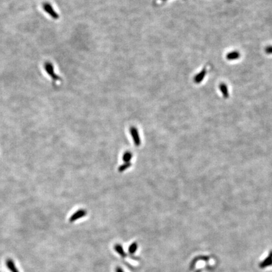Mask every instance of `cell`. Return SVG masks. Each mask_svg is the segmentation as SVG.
Segmentation results:
<instances>
[{
    "label": "cell",
    "mask_w": 272,
    "mask_h": 272,
    "mask_svg": "<svg viewBox=\"0 0 272 272\" xmlns=\"http://www.w3.org/2000/svg\"><path fill=\"white\" fill-rule=\"evenodd\" d=\"M44 68L45 69V71L47 73V74L49 75L53 82H60L61 81V78L55 73L54 71V68L52 64L50 62H46L44 63Z\"/></svg>",
    "instance_id": "1"
},
{
    "label": "cell",
    "mask_w": 272,
    "mask_h": 272,
    "mask_svg": "<svg viewBox=\"0 0 272 272\" xmlns=\"http://www.w3.org/2000/svg\"><path fill=\"white\" fill-rule=\"evenodd\" d=\"M42 7H43L44 10L53 19L57 20L59 18V14L55 11V10L54 9V8L51 5V4H50L49 3H44L43 4Z\"/></svg>",
    "instance_id": "2"
},
{
    "label": "cell",
    "mask_w": 272,
    "mask_h": 272,
    "mask_svg": "<svg viewBox=\"0 0 272 272\" xmlns=\"http://www.w3.org/2000/svg\"><path fill=\"white\" fill-rule=\"evenodd\" d=\"M130 133L132 136V137L133 139L135 145L137 146H139L140 145L141 141H140V139L137 129H136V127H132L130 128Z\"/></svg>",
    "instance_id": "3"
},
{
    "label": "cell",
    "mask_w": 272,
    "mask_h": 272,
    "mask_svg": "<svg viewBox=\"0 0 272 272\" xmlns=\"http://www.w3.org/2000/svg\"><path fill=\"white\" fill-rule=\"evenodd\" d=\"M271 265H272V251L270 252L268 256L266 258V259L260 263L259 266L260 268H265Z\"/></svg>",
    "instance_id": "4"
},
{
    "label": "cell",
    "mask_w": 272,
    "mask_h": 272,
    "mask_svg": "<svg viewBox=\"0 0 272 272\" xmlns=\"http://www.w3.org/2000/svg\"><path fill=\"white\" fill-rule=\"evenodd\" d=\"M86 211L85 210H79L76 212H75L69 219V221L73 222L80 218L83 217L85 216L86 215Z\"/></svg>",
    "instance_id": "5"
},
{
    "label": "cell",
    "mask_w": 272,
    "mask_h": 272,
    "mask_svg": "<svg viewBox=\"0 0 272 272\" xmlns=\"http://www.w3.org/2000/svg\"><path fill=\"white\" fill-rule=\"evenodd\" d=\"M6 265L8 270L11 272H19V270L16 266L14 262L11 259H7L6 261Z\"/></svg>",
    "instance_id": "6"
},
{
    "label": "cell",
    "mask_w": 272,
    "mask_h": 272,
    "mask_svg": "<svg viewBox=\"0 0 272 272\" xmlns=\"http://www.w3.org/2000/svg\"><path fill=\"white\" fill-rule=\"evenodd\" d=\"M219 89L223 95V97H224L225 98H228L229 94V90H228V88L227 85L225 83H220L219 85Z\"/></svg>",
    "instance_id": "7"
},
{
    "label": "cell",
    "mask_w": 272,
    "mask_h": 272,
    "mask_svg": "<svg viewBox=\"0 0 272 272\" xmlns=\"http://www.w3.org/2000/svg\"><path fill=\"white\" fill-rule=\"evenodd\" d=\"M206 73H207V71H206V69L205 68H204L203 69H202L197 75H196L195 76V78H194V82H195V83H201L202 81H203V79H204V77H205V74H206Z\"/></svg>",
    "instance_id": "8"
},
{
    "label": "cell",
    "mask_w": 272,
    "mask_h": 272,
    "mask_svg": "<svg viewBox=\"0 0 272 272\" xmlns=\"http://www.w3.org/2000/svg\"><path fill=\"white\" fill-rule=\"evenodd\" d=\"M240 57V53L238 51H232L226 55V59L229 61H233Z\"/></svg>",
    "instance_id": "9"
},
{
    "label": "cell",
    "mask_w": 272,
    "mask_h": 272,
    "mask_svg": "<svg viewBox=\"0 0 272 272\" xmlns=\"http://www.w3.org/2000/svg\"><path fill=\"white\" fill-rule=\"evenodd\" d=\"M132 153L129 151H127L123 154L122 159L125 163H130V161L132 159Z\"/></svg>",
    "instance_id": "10"
},
{
    "label": "cell",
    "mask_w": 272,
    "mask_h": 272,
    "mask_svg": "<svg viewBox=\"0 0 272 272\" xmlns=\"http://www.w3.org/2000/svg\"><path fill=\"white\" fill-rule=\"evenodd\" d=\"M131 165H132V164L131 163H125L124 164H123L122 165H121L119 168V172H123L125 170L129 168H130Z\"/></svg>",
    "instance_id": "11"
},
{
    "label": "cell",
    "mask_w": 272,
    "mask_h": 272,
    "mask_svg": "<svg viewBox=\"0 0 272 272\" xmlns=\"http://www.w3.org/2000/svg\"><path fill=\"white\" fill-rule=\"evenodd\" d=\"M265 52L268 54H272V46H268V47H266Z\"/></svg>",
    "instance_id": "12"
},
{
    "label": "cell",
    "mask_w": 272,
    "mask_h": 272,
    "mask_svg": "<svg viewBox=\"0 0 272 272\" xmlns=\"http://www.w3.org/2000/svg\"><path fill=\"white\" fill-rule=\"evenodd\" d=\"M137 249V245L136 243H134L131 246V248L129 249V251L131 253H134Z\"/></svg>",
    "instance_id": "13"
},
{
    "label": "cell",
    "mask_w": 272,
    "mask_h": 272,
    "mask_svg": "<svg viewBox=\"0 0 272 272\" xmlns=\"http://www.w3.org/2000/svg\"><path fill=\"white\" fill-rule=\"evenodd\" d=\"M116 271H117V272H123V271L120 268H119V267L117 268Z\"/></svg>",
    "instance_id": "14"
}]
</instances>
